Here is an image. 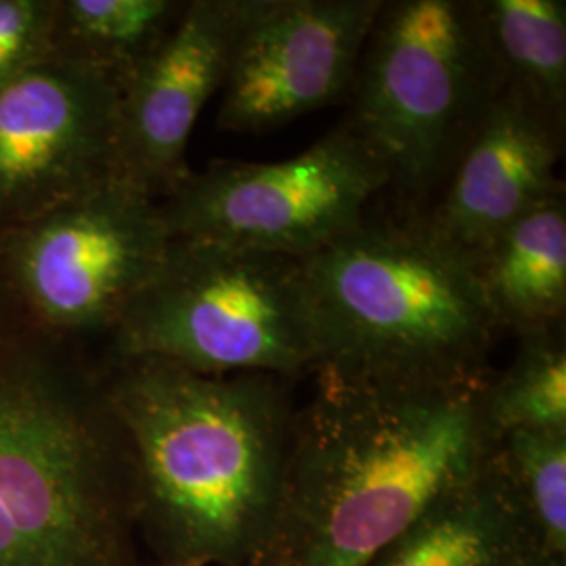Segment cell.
I'll list each match as a JSON object with an SVG mask.
<instances>
[{
  "label": "cell",
  "mask_w": 566,
  "mask_h": 566,
  "mask_svg": "<svg viewBox=\"0 0 566 566\" xmlns=\"http://www.w3.org/2000/svg\"><path fill=\"white\" fill-rule=\"evenodd\" d=\"M481 378L399 385L317 371L296 407L282 502L259 566H369L493 455Z\"/></svg>",
  "instance_id": "1"
},
{
  "label": "cell",
  "mask_w": 566,
  "mask_h": 566,
  "mask_svg": "<svg viewBox=\"0 0 566 566\" xmlns=\"http://www.w3.org/2000/svg\"><path fill=\"white\" fill-rule=\"evenodd\" d=\"M102 374L135 458L137 531L160 566L261 565L292 446L290 380L107 355Z\"/></svg>",
  "instance_id": "2"
},
{
  "label": "cell",
  "mask_w": 566,
  "mask_h": 566,
  "mask_svg": "<svg viewBox=\"0 0 566 566\" xmlns=\"http://www.w3.org/2000/svg\"><path fill=\"white\" fill-rule=\"evenodd\" d=\"M137 533L102 355L25 325L0 343V566H139Z\"/></svg>",
  "instance_id": "3"
},
{
  "label": "cell",
  "mask_w": 566,
  "mask_h": 566,
  "mask_svg": "<svg viewBox=\"0 0 566 566\" xmlns=\"http://www.w3.org/2000/svg\"><path fill=\"white\" fill-rule=\"evenodd\" d=\"M317 371L338 378L447 385L491 371L495 324L472 264L416 217L367 214L303 259Z\"/></svg>",
  "instance_id": "4"
},
{
  "label": "cell",
  "mask_w": 566,
  "mask_h": 566,
  "mask_svg": "<svg viewBox=\"0 0 566 566\" xmlns=\"http://www.w3.org/2000/svg\"><path fill=\"white\" fill-rule=\"evenodd\" d=\"M504 88L481 0H382L346 122L385 164L397 212L432 203Z\"/></svg>",
  "instance_id": "5"
},
{
  "label": "cell",
  "mask_w": 566,
  "mask_h": 566,
  "mask_svg": "<svg viewBox=\"0 0 566 566\" xmlns=\"http://www.w3.org/2000/svg\"><path fill=\"white\" fill-rule=\"evenodd\" d=\"M107 357H158L208 376L315 371L319 348L303 261L172 238L105 340Z\"/></svg>",
  "instance_id": "6"
},
{
  "label": "cell",
  "mask_w": 566,
  "mask_h": 566,
  "mask_svg": "<svg viewBox=\"0 0 566 566\" xmlns=\"http://www.w3.org/2000/svg\"><path fill=\"white\" fill-rule=\"evenodd\" d=\"M172 235L160 202L118 177L0 235L25 322L61 340H107L154 277Z\"/></svg>",
  "instance_id": "7"
},
{
  "label": "cell",
  "mask_w": 566,
  "mask_h": 566,
  "mask_svg": "<svg viewBox=\"0 0 566 566\" xmlns=\"http://www.w3.org/2000/svg\"><path fill=\"white\" fill-rule=\"evenodd\" d=\"M386 189L385 164L344 120L282 163L193 172L160 208L172 238L303 261L361 223Z\"/></svg>",
  "instance_id": "8"
},
{
  "label": "cell",
  "mask_w": 566,
  "mask_h": 566,
  "mask_svg": "<svg viewBox=\"0 0 566 566\" xmlns=\"http://www.w3.org/2000/svg\"><path fill=\"white\" fill-rule=\"evenodd\" d=\"M120 86L49 57L0 88V235L118 177Z\"/></svg>",
  "instance_id": "9"
},
{
  "label": "cell",
  "mask_w": 566,
  "mask_h": 566,
  "mask_svg": "<svg viewBox=\"0 0 566 566\" xmlns=\"http://www.w3.org/2000/svg\"><path fill=\"white\" fill-rule=\"evenodd\" d=\"M382 0H256L217 124L259 135L350 97Z\"/></svg>",
  "instance_id": "10"
},
{
  "label": "cell",
  "mask_w": 566,
  "mask_h": 566,
  "mask_svg": "<svg viewBox=\"0 0 566 566\" xmlns=\"http://www.w3.org/2000/svg\"><path fill=\"white\" fill-rule=\"evenodd\" d=\"M256 0H189L163 44L124 84L116 124L118 179L170 198L193 170L187 145L203 105L221 93Z\"/></svg>",
  "instance_id": "11"
},
{
  "label": "cell",
  "mask_w": 566,
  "mask_h": 566,
  "mask_svg": "<svg viewBox=\"0 0 566 566\" xmlns=\"http://www.w3.org/2000/svg\"><path fill=\"white\" fill-rule=\"evenodd\" d=\"M566 124L506 86L465 145L439 196L416 217L472 264L526 212L565 193Z\"/></svg>",
  "instance_id": "12"
},
{
  "label": "cell",
  "mask_w": 566,
  "mask_h": 566,
  "mask_svg": "<svg viewBox=\"0 0 566 566\" xmlns=\"http://www.w3.org/2000/svg\"><path fill=\"white\" fill-rule=\"evenodd\" d=\"M528 549L537 547L493 451L479 474L439 497L369 566H514Z\"/></svg>",
  "instance_id": "13"
},
{
  "label": "cell",
  "mask_w": 566,
  "mask_h": 566,
  "mask_svg": "<svg viewBox=\"0 0 566 566\" xmlns=\"http://www.w3.org/2000/svg\"><path fill=\"white\" fill-rule=\"evenodd\" d=\"M472 269L502 332L521 336L565 325V193L510 224Z\"/></svg>",
  "instance_id": "14"
},
{
  "label": "cell",
  "mask_w": 566,
  "mask_h": 566,
  "mask_svg": "<svg viewBox=\"0 0 566 566\" xmlns=\"http://www.w3.org/2000/svg\"><path fill=\"white\" fill-rule=\"evenodd\" d=\"M185 0H57L53 57L130 81L182 15Z\"/></svg>",
  "instance_id": "15"
},
{
  "label": "cell",
  "mask_w": 566,
  "mask_h": 566,
  "mask_svg": "<svg viewBox=\"0 0 566 566\" xmlns=\"http://www.w3.org/2000/svg\"><path fill=\"white\" fill-rule=\"evenodd\" d=\"M506 86L566 124L565 0H481Z\"/></svg>",
  "instance_id": "16"
},
{
  "label": "cell",
  "mask_w": 566,
  "mask_h": 566,
  "mask_svg": "<svg viewBox=\"0 0 566 566\" xmlns=\"http://www.w3.org/2000/svg\"><path fill=\"white\" fill-rule=\"evenodd\" d=\"M485 407L497 439L516 430L566 432L565 325L518 336L512 365L489 378Z\"/></svg>",
  "instance_id": "17"
},
{
  "label": "cell",
  "mask_w": 566,
  "mask_h": 566,
  "mask_svg": "<svg viewBox=\"0 0 566 566\" xmlns=\"http://www.w3.org/2000/svg\"><path fill=\"white\" fill-rule=\"evenodd\" d=\"M495 460L533 546L566 560V432H510Z\"/></svg>",
  "instance_id": "18"
},
{
  "label": "cell",
  "mask_w": 566,
  "mask_h": 566,
  "mask_svg": "<svg viewBox=\"0 0 566 566\" xmlns=\"http://www.w3.org/2000/svg\"><path fill=\"white\" fill-rule=\"evenodd\" d=\"M57 0H0V88L53 55Z\"/></svg>",
  "instance_id": "19"
},
{
  "label": "cell",
  "mask_w": 566,
  "mask_h": 566,
  "mask_svg": "<svg viewBox=\"0 0 566 566\" xmlns=\"http://www.w3.org/2000/svg\"><path fill=\"white\" fill-rule=\"evenodd\" d=\"M28 322L21 313L20 303L11 290V283L7 280V273L0 263V343L18 334L25 327Z\"/></svg>",
  "instance_id": "20"
},
{
  "label": "cell",
  "mask_w": 566,
  "mask_h": 566,
  "mask_svg": "<svg viewBox=\"0 0 566 566\" xmlns=\"http://www.w3.org/2000/svg\"><path fill=\"white\" fill-rule=\"evenodd\" d=\"M514 566H566V560H558V558H552L539 549H528L525 556L516 563Z\"/></svg>",
  "instance_id": "21"
},
{
  "label": "cell",
  "mask_w": 566,
  "mask_h": 566,
  "mask_svg": "<svg viewBox=\"0 0 566 566\" xmlns=\"http://www.w3.org/2000/svg\"><path fill=\"white\" fill-rule=\"evenodd\" d=\"M160 566V565H158ZM175 566H203V565H198V563H189V565H175Z\"/></svg>",
  "instance_id": "22"
}]
</instances>
